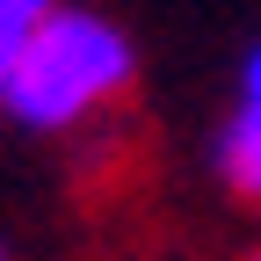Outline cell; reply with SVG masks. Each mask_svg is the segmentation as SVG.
I'll return each instance as SVG.
<instances>
[{
  "label": "cell",
  "mask_w": 261,
  "mask_h": 261,
  "mask_svg": "<svg viewBox=\"0 0 261 261\" xmlns=\"http://www.w3.org/2000/svg\"><path fill=\"white\" fill-rule=\"evenodd\" d=\"M130 73H138V58H130V37L116 22L87 8H51V22L29 37L15 73L0 80V109L22 130H73L102 102H116Z\"/></svg>",
  "instance_id": "1"
},
{
  "label": "cell",
  "mask_w": 261,
  "mask_h": 261,
  "mask_svg": "<svg viewBox=\"0 0 261 261\" xmlns=\"http://www.w3.org/2000/svg\"><path fill=\"white\" fill-rule=\"evenodd\" d=\"M51 8L58 0H0V80L15 73V58L29 51V37L51 22Z\"/></svg>",
  "instance_id": "3"
},
{
  "label": "cell",
  "mask_w": 261,
  "mask_h": 261,
  "mask_svg": "<svg viewBox=\"0 0 261 261\" xmlns=\"http://www.w3.org/2000/svg\"><path fill=\"white\" fill-rule=\"evenodd\" d=\"M247 261H261V254H247Z\"/></svg>",
  "instance_id": "5"
},
{
  "label": "cell",
  "mask_w": 261,
  "mask_h": 261,
  "mask_svg": "<svg viewBox=\"0 0 261 261\" xmlns=\"http://www.w3.org/2000/svg\"><path fill=\"white\" fill-rule=\"evenodd\" d=\"M240 102L247 109H261V44L247 51V65H240Z\"/></svg>",
  "instance_id": "4"
},
{
  "label": "cell",
  "mask_w": 261,
  "mask_h": 261,
  "mask_svg": "<svg viewBox=\"0 0 261 261\" xmlns=\"http://www.w3.org/2000/svg\"><path fill=\"white\" fill-rule=\"evenodd\" d=\"M0 261H8V254H0Z\"/></svg>",
  "instance_id": "6"
},
{
  "label": "cell",
  "mask_w": 261,
  "mask_h": 261,
  "mask_svg": "<svg viewBox=\"0 0 261 261\" xmlns=\"http://www.w3.org/2000/svg\"><path fill=\"white\" fill-rule=\"evenodd\" d=\"M218 181L240 196V203H261V109H232L218 130Z\"/></svg>",
  "instance_id": "2"
}]
</instances>
